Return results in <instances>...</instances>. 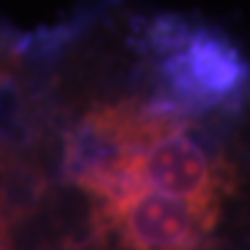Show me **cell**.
Listing matches in <instances>:
<instances>
[{"label": "cell", "instance_id": "1", "mask_svg": "<svg viewBox=\"0 0 250 250\" xmlns=\"http://www.w3.org/2000/svg\"><path fill=\"white\" fill-rule=\"evenodd\" d=\"M166 97L187 112H240L250 105V62L222 33L176 18L148 31Z\"/></svg>", "mask_w": 250, "mask_h": 250}, {"label": "cell", "instance_id": "2", "mask_svg": "<svg viewBox=\"0 0 250 250\" xmlns=\"http://www.w3.org/2000/svg\"><path fill=\"white\" fill-rule=\"evenodd\" d=\"M222 217L220 207L138 187L110 202H95L92 240L115 237L125 248H199Z\"/></svg>", "mask_w": 250, "mask_h": 250}, {"label": "cell", "instance_id": "3", "mask_svg": "<svg viewBox=\"0 0 250 250\" xmlns=\"http://www.w3.org/2000/svg\"><path fill=\"white\" fill-rule=\"evenodd\" d=\"M138 181L141 187H151L164 194L222 209V204L237 191L240 171L235 161L212 148V143L194 138L189 125H184L141 151Z\"/></svg>", "mask_w": 250, "mask_h": 250}, {"label": "cell", "instance_id": "4", "mask_svg": "<svg viewBox=\"0 0 250 250\" xmlns=\"http://www.w3.org/2000/svg\"><path fill=\"white\" fill-rule=\"evenodd\" d=\"M18 222H21V217L13 209V204H10L5 184H3V179H0V248L10 245V235H13V227Z\"/></svg>", "mask_w": 250, "mask_h": 250}]
</instances>
